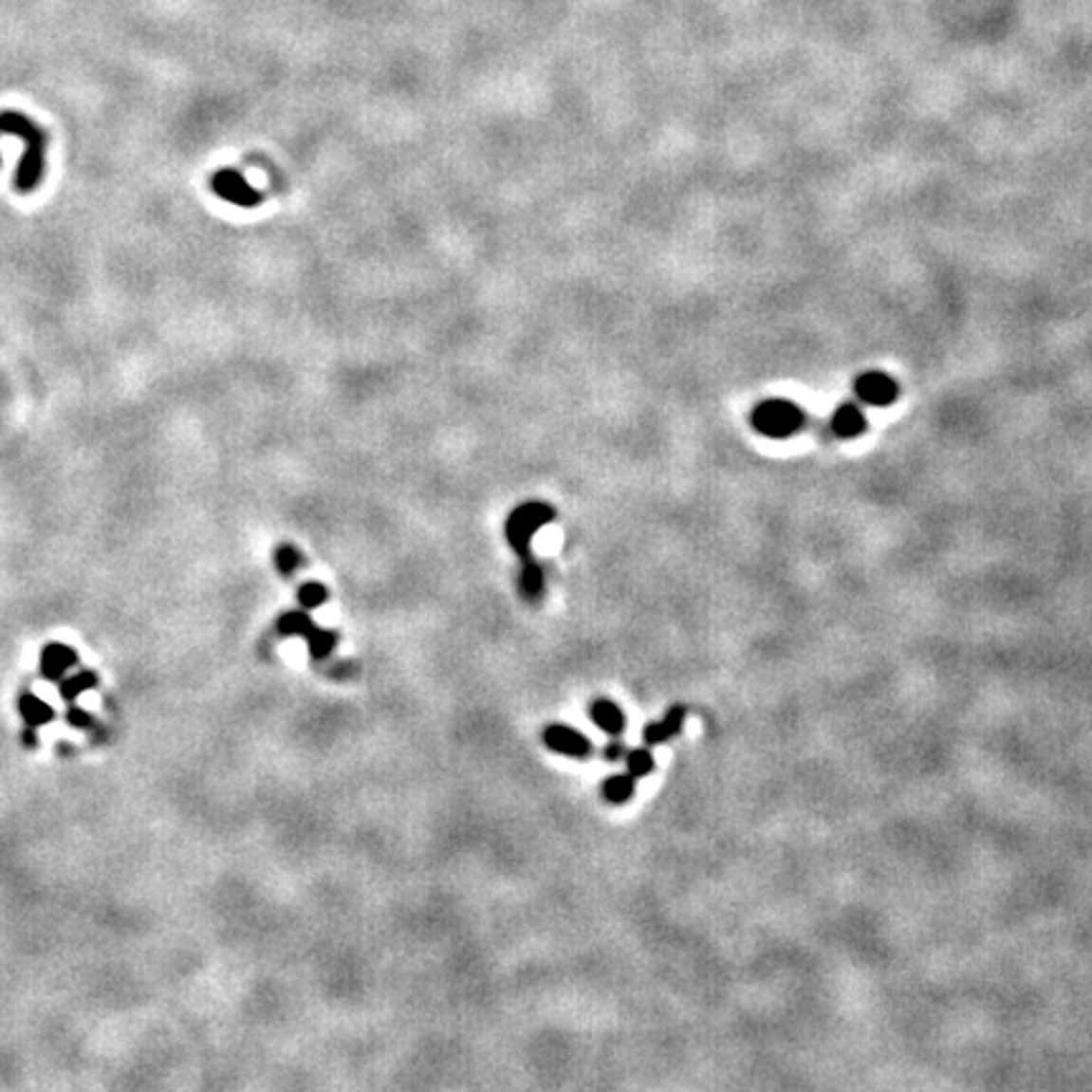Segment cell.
Here are the masks:
<instances>
[{
    "label": "cell",
    "mask_w": 1092,
    "mask_h": 1092,
    "mask_svg": "<svg viewBox=\"0 0 1092 1092\" xmlns=\"http://www.w3.org/2000/svg\"><path fill=\"white\" fill-rule=\"evenodd\" d=\"M544 744L549 746L551 751L566 753L574 759H584L592 753V744L587 736H582L580 731L569 729V726H549L544 731Z\"/></svg>",
    "instance_id": "8992f818"
},
{
    "label": "cell",
    "mask_w": 1092,
    "mask_h": 1092,
    "mask_svg": "<svg viewBox=\"0 0 1092 1092\" xmlns=\"http://www.w3.org/2000/svg\"><path fill=\"white\" fill-rule=\"evenodd\" d=\"M519 587H521V595L527 597V600H539V597H542L544 569L536 565L531 557H524V566H521V577H519Z\"/></svg>",
    "instance_id": "5bb4252c"
},
{
    "label": "cell",
    "mask_w": 1092,
    "mask_h": 1092,
    "mask_svg": "<svg viewBox=\"0 0 1092 1092\" xmlns=\"http://www.w3.org/2000/svg\"><path fill=\"white\" fill-rule=\"evenodd\" d=\"M0 165H3V157H0Z\"/></svg>",
    "instance_id": "603a6c76"
},
{
    "label": "cell",
    "mask_w": 1092,
    "mask_h": 1092,
    "mask_svg": "<svg viewBox=\"0 0 1092 1092\" xmlns=\"http://www.w3.org/2000/svg\"><path fill=\"white\" fill-rule=\"evenodd\" d=\"M326 600H329V592H326L324 584H319V582H306V584H302V589H299V602H302L304 610L322 607Z\"/></svg>",
    "instance_id": "d6986e66"
},
{
    "label": "cell",
    "mask_w": 1092,
    "mask_h": 1092,
    "mask_svg": "<svg viewBox=\"0 0 1092 1092\" xmlns=\"http://www.w3.org/2000/svg\"><path fill=\"white\" fill-rule=\"evenodd\" d=\"M625 761H627V774H633L635 779L638 776H648L653 768H656V759H653V753L648 751V749H635V751L625 753Z\"/></svg>",
    "instance_id": "ac0fdd59"
},
{
    "label": "cell",
    "mask_w": 1092,
    "mask_h": 1092,
    "mask_svg": "<svg viewBox=\"0 0 1092 1092\" xmlns=\"http://www.w3.org/2000/svg\"><path fill=\"white\" fill-rule=\"evenodd\" d=\"M46 173V132L26 142V150L21 155L18 170H15L13 188L18 193H30L38 188V182Z\"/></svg>",
    "instance_id": "3957f363"
},
{
    "label": "cell",
    "mask_w": 1092,
    "mask_h": 1092,
    "mask_svg": "<svg viewBox=\"0 0 1092 1092\" xmlns=\"http://www.w3.org/2000/svg\"><path fill=\"white\" fill-rule=\"evenodd\" d=\"M66 718H68V724L74 726V729H86V726L91 724L89 713L79 709V706H71V709H68V713H66Z\"/></svg>",
    "instance_id": "44dd1931"
},
{
    "label": "cell",
    "mask_w": 1092,
    "mask_h": 1092,
    "mask_svg": "<svg viewBox=\"0 0 1092 1092\" xmlns=\"http://www.w3.org/2000/svg\"><path fill=\"white\" fill-rule=\"evenodd\" d=\"M589 713H592V721H595L597 726L602 731H607V733H622V729H625V713L620 711L618 703L612 701H595L592 703V709H589Z\"/></svg>",
    "instance_id": "8fae6325"
},
{
    "label": "cell",
    "mask_w": 1092,
    "mask_h": 1092,
    "mask_svg": "<svg viewBox=\"0 0 1092 1092\" xmlns=\"http://www.w3.org/2000/svg\"><path fill=\"white\" fill-rule=\"evenodd\" d=\"M314 627H317V622H314L304 610L287 612V615L279 620V633L284 635V638H306Z\"/></svg>",
    "instance_id": "2e32d148"
},
{
    "label": "cell",
    "mask_w": 1092,
    "mask_h": 1092,
    "mask_svg": "<svg viewBox=\"0 0 1092 1092\" xmlns=\"http://www.w3.org/2000/svg\"><path fill=\"white\" fill-rule=\"evenodd\" d=\"M753 428L768 437H787L797 433L805 422V413L794 402L787 399H767L759 402L751 415Z\"/></svg>",
    "instance_id": "7a4b0ae2"
},
{
    "label": "cell",
    "mask_w": 1092,
    "mask_h": 1092,
    "mask_svg": "<svg viewBox=\"0 0 1092 1092\" xmlns=\"http://www.w3.org/2000/svg\"><path fill=\"white\" fill-rule=\"evenodd\" d=\"M683 721H686V709H683V706H673V709L665 713L663 721H656V724L645 726V731H642V741L648 746L665 744L668 738L678 736L680 729H683Z\"/></svg>",
    "instance_id": "ba28073f"
},
{
    "label": "cell",
    "mask_w": 1092,
    "mask_h": 1092,
    "mask_svg": "<svg viewBox=\"0 0 1092 1092\" xmlns=\"http://www.w3.org/2000/svg\"><path fill=\"white\" fill-rule=\"evenodd\" d=\"M99 676L94 671H79L74 673V676H64V678L59 680V694L61 698H66V701H74V698H79L82 694H86V691H91V688L97 686Z\"/></svg>",
    "instance_id": "4fadbf2b"
},
{
    "label": "cell",
    "mask_w": 1092,
    "mask_h": 1092,
    "mask_svg": "<svg viewBox=\"0 0 1092 1092\" xmlns=\"http://www.w3.org/2000/svg\"><path fill=\"white\" fill-rule=\"evenodd\" d=\"M554 516H557V511L549 504H539V501L521 504L519 509H513L509 521H506V536H509V544H511L513 551L521 559L528 557V546H531V539L536 536V531L546 527L549 521H554Z\"/></svg>",
    "instance_id": "6da1fadb"
},
{
    "label": "cell",
    "mask_w": 1092,
    "mask_h": 1092,
    "mask_svg": "<svg viewBox=\"0 0 1092 1092\" xmlns=\"http://www.w3.org/2000/svg\"><path fill=\"white\" fill-rule=\"evenodd\" d=\"M213 190L215 195L226 197L228 203L241 205V208H256L261 203V193L250 188L246 177L235 170H220L213 175Z\"/></svg>",
    "instance_id": "277c9868"
},
{
    "label": "cell",
    "mask_w": 1092,
    "mask_h": 1092,
    "mask_svg": "<svg viewBox=\"0 0 1092 1092\" xmlns=\"http://www.w3.org/2000/svg\"><path fill=\"white\" fill-rule=\"evenodd\" d=\"M602 794L612 805H625L627 799H633L635 794V776L633 774H618L610 776L602 784Z\"/></svg>",
    "instance_id": "9a60e30c"
},
{
    "label": "cell",
    "mask_w": 1092,
    "mask_h": 1092,
    "mask_svg": "<svg viewBox=\"0 0 1092 1092\" xmlns=\"http://www.w3.org/2000/svg\"><path fill=\"white\" fill-rule=\"evenodd\" d=\"M625 753H627V751H625V746L618 744V741H615V744H610V746H607V749H604V759L618 761V759H622Z\"/></svg>",
    "instance_id": "7402d4cb"
},
{
    "label": "cell",
    "mask_w": 1092,
    "mask_h": 1092,
    "mask_svg": "<svg viewBox=\"0 0 1092 1092\" xmlns=\"http://www.w3.org/2000/svg\"><path fill=\"white\" fill-rule=\"evenodd\" d=\"M18 713H21V718L26 721V731H36L53 721L51 706L46 701H41V698L33 694L21 695V701H18Z\"/></svg>",
    "instance_id": "9c48e42d"
},
{
    "label": "cell",
    "mask_w": 1092,
    "mask_h": 1092,
    "mask_svg": "<svg viewBox=\"0 0 1092 1092\" xmlns=\"http://www.w3.org/2000/svg\"><path fill=\"white\" fill-rule=\"evenodd\" d=\"M867 422H865V415H862V410L855 405H842L837 407L835 415H832V433L840 437H855L860 435V433H865Z\"/></svg>",
    "instance_id": "30bf717a"
},
{
    "label": "cell",
    "mask_w": 1092,
    "mask_h": 1092,
    "mask_svg": "<svg viewBox=\"0 0 1092 1092\" xmlns=\"http://www.w3.org/2000/svg\"><path fill=\"white\" fill-rule=\"evenodd\" d=\"M273 559H276V566H279L281 574H294L296 569H299V565H302V554H299V549H294L291 544H281Z\"/></svg>",
    "instance_id": "ffe728a7"
},
{
    "label": "cell",
    "mask_w": 1092,
    "mask_h": 1092,
    "mask_svg": "<svg viewBox=\"0 0 1092 1092\" xmlns=\"http://www.w3.org/2000/svg\"><path fill=\"white\" fill-rule=\"evenodd\" d=\"M858 398L873 407H885L898 398V384L893 377L882 372H867L855 382Z\"/></svg>",
    "instance_id": "5b68a950"
},
{
    "label": "cell",
    "mask_w": 1092,
    "mask_h": 1092,
    "mask_svg": "<svg viewBox=\"0 0 1092 1092\" xmlns=\"http://www.w3.org/2000/svg\"><path fill=\"white\" fill-rule=\"evenodd\" d=\"M306 642H309L311 657H314V660H324V657L332 656V650L337 648V633L324 630V627H314V630L306 635Z\"/></svg>",
    "instance_id": "e0dca14e"
},
{
    "label": "cell",
    "mask_w": 1092,
    "mask_h": 1092,
    "mask_svg": "<svg viewBox=\"0 0 1092 1092\" xmlns=\"http://www.w3.org/2000/svg\"><path fill=\"white\" fill-rule=\"evenodd\" d=\"M0 132H3V135L21 137L23 142H28V139H33V137L41 135L44 129L36 127V124H33V121L26 117V114L3 112L0 114Z\"/></svg>",
    "instance_id": "7c38bea8"
},
{
    "label": "cell",
    "mask_w": 1092,
    "mask_h": 1092,
    "mask_svg": "<svg viewBox=\"0 0 1092 1092\" xmlns=\"http://www.w3.org/2000/svg\"><path fill=\"white\" fill-rule=\"evenodd\" d=\"M76 663H79V656L74 653V648H68L64 642H48L41 653V676L46 680L59 683Z\"/></svg>",
    "instance_id": "52a82bcc"
}]
</instances>
